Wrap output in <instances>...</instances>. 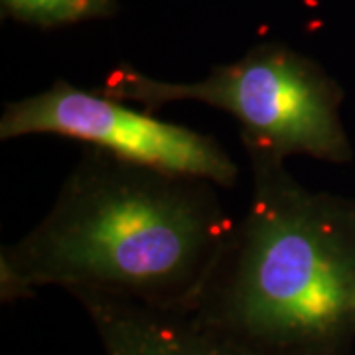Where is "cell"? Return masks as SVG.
Returning a JSON list of instances; mask_svg holds the SVG:
<instances>
[{
	"label": "cell",
	"mask_w": 355,
	"mask_h": 355,
	"mask_svg": "<svg viewBox=\"0 0 355 355\" xmlns=\"http://www.w3.org/2000/svg\"><path fill=\"white\" fill-rule=\"evenodd\" d=\"M216 184L87 146L51 209L0 253V298L42 286L153 308H188L233 219Z\"/></svg>",
	"instance_id": "cell-1"
},
{
	"label": "cell",
	"mask_w": 355,
	"mask_h": 355,
	"mask_svg": "<svg viewBox=\"0 0 355 355\" xmlns=\"http://www.w3.org/2000/svg\"><path fill=\"white\" fill-rule=\"evenodd\" d=\"M105 355H270L219 331L188 308H153L109 296H77Z\"/></svg>",
	"instance_id": "cell-5"
},
{
	"label": "cell",
	"mask_w": 355,
	"mask_h": 355,
	"mask_svg": "<svg viewBox=\"0 0 355 355\" xmlns=\"http://www.w3.org/2000/svg\"><path fill=\"white\" fill-rule=\"evenodd\" d=\"M245 150L251 202L188 310L265 354L347 355L355 202L306 188L275 154Z\"/></svg>",
	"instance_id": "cell-2"
},
{
	"label": "cell",
	"mask_w": 355,
	"mask_h": 355,
	"mask_svg": "<svg viewBox=\"0 0 355 355\" xmlns=\"http://www.w3.org/2000/svg\"><path fill=\"white\" fill-rule=\"evenodd\" d=\"M58 135L97 146L130 162L233 188L239 168L216 139L130 109L99 91H83L64 79L50 89L8 103L0 139Z\"/></svg>",
	"instance_id": "cell-4"
},
{
	"label": "cell",
	"mask_w": 355,
	"mask_h": 355,
	"mask_svg": "<svg viewBox=\"0 0 355 355\" xmlns=\"http://www.w3.org/2000/svg\"><path fill=\"white\" fill-rule=\"evenodd\" d=\"M97 91L148 113L178 101L221 109L237 119L243 148H261L282 160L306 154L340 164L352 158L340 85L312 60L282 46H259L200 81H162L119 67Z\"/></svg>",
	"instance_id": "cell-3"
},
{
	"label": "cell",
	"mask_w": 355,
	"mask_h": 355,
	"mask_svg": "<svg viewBox=\"0 0 355 355\" xmlns=\"http://www.w3.org/2000/svg\"><path fill=\"white\" fill-rule=\"evenodd\" d=\"M2 6L20 22L50 28L107 16L114 0H2Z\"/></svg>",
	"instance_id": "cell-6"
}]
</instances>
